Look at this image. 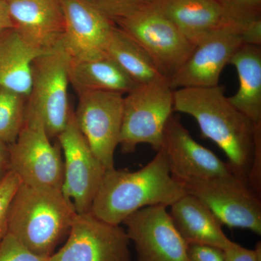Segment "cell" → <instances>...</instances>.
I'll return each mask as SVG.
<instances>
[{"mask_svg":"<svg viewBox=\"0 0 261 261\" xmlns=\"http://www.w3.org/2000/svg\"><path fill=\"white\" fill-rule=\"evenodd\" d=\"M56 139L65 157L62 192L72 201L77 214L90 212L106 168L94 155L79 128L73 111L68 124Z\"/></svg>","mask_w":261,"mask_h":261,"instance_id":"cell-11","label":"cell"},{"mask_svg":"<svg viewBox=\"0 0 261 261\" xmlns=\"http://www.w3.org/2000/svg\"><path fill=\"white\" fill-rule=\"evenodd\" d=\"M186 194L183 185L171 176L167 155L161 148L138 171L106 170L90 213L109 224L120 225L137 211L171 206Z\"/></svg>","mask_w":261,"mask_h":261,"instance_id":"cell-2","label":"cell"},{"mask_svg":"<svg viewBox=\"0 0 261 261\" xmlns=\"http://www.w3.org/2000/svg\"><path fill=\"white\" fill-rule=\"evenodd\" d=\"M243 44L240 34L232 31L206 38L195 46L190 58L168 81L170 87L172 89L216 87L224 67Z\"/></svg>","mask_w":261,"mask_h":261,"instance_id":"cell-16","label":"cell"},{"mask_svg":"<svg viewBox=\"0 0 261 261\" xmlns=\"http://www.w3.org/2000/svg\"><path fill=\"white\" fill-rule=\"evenodd\" d=\"M166 206L145 207L122 224L135 244L137 261H187V244L175 228Z\"/></svg>","mask_w":261,"mask_h":261,"instance_id":"cell-12","label":"cell"},{"mask_svg":"<svg viewBox=\"0 0 261 261\" xmlns=\"http://www.w3.org/2000/svg\"><path fill=\"white\" fill-rule=\"evenodd\" d=\"M179 182L187 194L202 201L223 224L260 234V197L243 180L232 176Z\"/></svg>","mask_w":261,"mask_h":261,"instance_id":"cell-8","label":"cell"},{"mask_svg":"<svg viewBox=\"0 0 261 261\" xmlns=\"http://www.w3.org/2000/svg\"><path fill=\"white\" fill-rule=\"evenodd\" d=\"M68 75L77 94L92 91L127 94L140 85L108 56L90 60L70 58Z\"/></svg>","mask_w":261,"mask_h":261,"instance_id":"cell-19","label":"cell"},{"mask_svg":"<svg viewBox=\"0 0 261 261\" xmlns=\"http://www.w3.org/2000/svg\"><path fill=\"white\" fill-rule=\"evenodd\" d=\"M147 5L166 15L195 46L218 32L240 34L247 23L233 18L221 0H152Z\"/></svg>","mask_w":261,"mask_h":261,"instance_id":"cell-15","label":"cell"},{"mask_svg":"<svg viewBox=\"0 0 261 261\" xmlns=\"http://www.w3.org/2000/svg\"><path fill=\"white\" fill-rule=\"evenodd\" d=\"M13 28L31 47L47 53L59 47L65 30L61 0H5Z\"/></svg>","mask_w":261,"mask_h":261,"instance_id":"cell-17","label":"cell"},{"mask_svg":"<svg viewBox=\"0 0 261 261\" xmlns=\"http://www.w3.org/2000/svg\"><path fill=\"white\" fill-rule=\"evenodd\" d=\"M65 30L62 47L71 59L106 57L116 25L88 0H61Z\"/></svg>","mask_w":261,"mask_h":261,"instance_id":"cell-14","label":"cell"},{"mask_svg":"<svg viewBox=\"0 0 261 261\" xmlns=\"http://www.w3.org/2000/svg\"><path fill=\"white\" fill-rule=\"evenodd\" d=\"M0 261H50V259L33 253L8 232L0 244Z\"/></svg>","mask_w":261,"mask_h":261,"instance_id":"cell-25","label":"cell"},{"mask_svg":"<svg viewBox=\"0 0 261 261\" xmlns=\"http://www.w3.org/2000/svg\"><path fill=\"white\" fill-rule=\"evenodd\" d=\"M70 57L62 44L32 61L30 93L27 108L40 116L49 139L57 138L73 111L68 102Z\"/></svg>","mask_w":261,"mask_h":261,"instance_id":"cell-7","label":"cell"},{"mask_svg":"<svg viewBox=\"0 0 261 261\" xmlns=\"http://www.w3.org/2000/svg\"><path fill=\"white\" fill-rule=\"evenodd\" d=\"M224 251L225 261H261L260 243L250 250L233 242Z\"/></svg>","mask_w":261,"mask_h":261,"instance_id":"cell-29","label":"cell"},{"mask_svg":"<svg viewBox=\"0 0 261 261\" xmlns=\"http://www.w3.org/2000/svg\"><path fill=\"white\" fill-rule=\"evenodd\" d=\"M75 121L92 152L106 170L114 167L123 121V94L92 91L78 94Z\"/></svg>","mask_w":261,"mask_h":261,"instance_id":"cell-9","label":"cell"},{"mask_svg":"<svg viewBox=\"0 0 261 261\" xmlns=\"http://www.w3.org/2000/svg\"><path fill=\"white\" fill-rule=\"evenodd\" d=\"M170 207L171 221L187 245L200 244L224 250L233 243L219 218L195 196L187 193Z\"/></svg>","mask_w":261,"mask_h":261,"instance_id":"cell-18","label":"cell"},{"mask_svg":"<svg viewBox=\"0 0 261 261\" xmlns=\"http://www.w3.org/2000/svg\"><path fill=\"white\" fill-rule=\"evenodd\" d=\"M27 97L0 87V140L10 145L18 138L25 122Z\"/></svg>","mask_w":261,"mask_h":261,"instance_id":"cell-23","label":"cell"},{"mask_svg":"<svg viewBox=\"0 0 261 261\" xmlns=\"http://www.w3.org/2000/svg\"><path fill=\"white\" fill-rule=\"evenodd\" d=\"M173 111L193 117L202 136L226 154L233 174L248 185L255 152V127L230 103L224 87L173 91Z\"/></svg>","mask_w":261,"mask_h":261,"instance_id":"cell-1","label":"cell"},{"mask_svg":"<svg viewBox=\"0 0 261 261\" xmlns=\"http://www.w3.org/2000/svg\"><path fill=\"white\" fill-rule=\"evenodd\" d=\"M173 91L168 80L139 86L123 98L119 145L123 153L148 144L156 152L163 145L165 127L172 116Z\"/></svg>","mask_w":261,"mask_h":261,"instance_id":"cell-6","label":"cell"},{"mask_svg":"<svg viewBox=\"0 0 261 261\" xmlns=\"http://www.w3.org/2000/svg\"><path fill=\"white\" fill-rule=\"evenodd\" d=\"M233 18L241 23L261 18V0H221Z\"/></svg>","mask_w":261,"mask_h":261,"instance_id":"cell-27","label":"cell"},{"mask_svg":"<svg viewBox=\"0 0 261 261\" xmlns=\"http://www.w3.org/2000/svg\"><path fill=\"white\" fill-rule=\"evenodd\" d=\"M229 63L238 72L239 89L236 94L228 97V101L254 126H261L260 46L243 44Z\"/></svg>","mask_w":261,"mask_h":261,"instance_id":"cell-20","label":"cell"},{"mask_svg":"<svg viewBox=\"0 0 261 261\" xmlns=\"http://www.w3.org/2000/svg\"><path fill=\"white\" fill-rule=\"evenodd\" d=\"M187 261H225L224 250L200 244L187 245Z\"/></svg>","mask_w":261,"mask_h":261,"instance_id":"cell-28","label":"cell"},{"mask_svg":"<svg viewBox=\"0 0 261 261\" xmlns=\"http://www.w3.org/2000/svg\"><path fill=\"white\" fill-rule=\"evenodd\" d=\"M244 44L261 45V18L247 22L240 33Z\"/></svg>","mask_w":261,"mask_h":261,"instance_id":"cell-30","label":"cell"},{"mask_svg":"<svg viewBox=\"0 0 261 261\" xmlns=\"http://www.w3.org/2000/svg\"><path fill=\"white\" fill-rule=\"evenodd\" d=\"M12 27H13V23L10 19L6 3L5 0H0V30Z\"/></svg>","mask_w":261,"mask_h":261,"instance_id":"cell-32","label":"cell"},{"mask_svg":"<svg viewBox=\"0 0 261 261\" xmlns=\"http://www.w3.org/2000/svg\"><path fill=\"white\" fill-rule=\"evenodd\" d=\"M42 53L27 44L13 27L0 30V87L28 97L32 61Z\"/></svg>","mask_w":261,"mask_h":261,"instance_id":"cell-21","label":"cell"},{"mask_svg":"<svg viewBox=\"0 0 261 261\" xmlns=\"http://www.w3.org/2000/svg\"><path fill=\"white\" fill-rule=\"evenodd\" d=\"M170 172L176 181L235 176L228 163L196 142L176 116H171L163 132L162 147Z\"/></svg>","mask_w":261,"mask_h":261,"instance_id":"cell-13","label":"cell"},{"mask_svg":"<svg viewBox=\"0 0 261 261\" xmlns=\"http://www.w3.org/2000/svg\"><path fill=\"white\" fill-rule=\"evenodd\" d=\"M21 183L20 178L11 171L0 181V244L8 233L10 203Z\"/></svg>","mask_w":261,"mask_h":261,"instance_id":"cell-24","label":"cell"},{"mask_svg":"<svg viewBox=\"0 0 261 261\" xmlns=\"http://www.w3.org/2000/svg\"><path fill=\"white\" fill-rule=\"evenodd\" d=\"M111 21L132 10L149 4L152 0H88Z\"/></svg>","mask_w":261,"mask_h":261,"instance_id":"cell-26","label":"cell"},{"mask_svg":"<svg viewBox=\"0 0 261 261\" xmlns=\"http://www.w3.org/2000/svg\"><path fill=\"white\" fill-rule=\"evenodd\" d=\"M76 214L61 190L21 183L10 203L8 232L33 253L50 257L68 237Z\"/></svg>","mask_w":261,"mask_h":261,"instance_id":"cell-3","label":"cell"},{"mask_svg":"<svg viewBox=\"0 0 261 261\" xmlns=\"http://www.w3.org/2000/svg\"><path fill=\"white\" fill-rule=\"evenodd\" d=\"M10 169L9 145L0 140V181L6 176Z\"/></svg>","mask_w":261,"mask_h":261,"instance_id":"cell-31","label":"cell"},{"mask_svg":"<svg viewBox=\"0 0 261 261\" xmlns=\"http://www.w3.org/2000/svg\"><path fill=\"white\" fill-rule=\"evenodd\" d=\"M106 54L140 85L168 80L147 53L116 27L110 38Z\"/></svg>","mask_w":261,"mask_h":261,"instance_id":"cell-22","label":"cell"},{"mask_svg":"<svg viewBox=\"0 0 261 261\" xmlns=\"http://www.w3.org/2000/svg\"><path fill=\"white\" fill-rule=\"evenodd\" d=\"M10 169L22 183L39 188L61 190L64 163L59 144L53 145L42 118L27 108L18 138L9 145Z\"/></svg>","mask_w":261,"mask_h":261,"instance_id":"cell-5","label":"cell"},{"mask_svg":"<svg viewBox=\"0 0 261 261\" xmlns=\"http://www.w3.org/2000/svg\"><path fill=\"white\" fill-rule=\"evenodd\" d=\"M113 23L147 53L168 81L195 48L166 15L148 5L122 15Z\"/></svg>","mask_w":261,"mask_h":261,"instance_id":"cell-4","label":"cell"},{"mask_svg":"<svg viewBox=\"0 0 261 261\" xmlns=\"http://www.w3.org/2000/svg\"><path fill=\"white\" fill-rule=\"evenodd\" d=\"M130 240L120 225L90 212L75 216L66 241L50 261H132Z\"/></svg>","mask_w":261,"mask_h":261,"instance_id":"cell-10","label":"cell"}]
</instances>
